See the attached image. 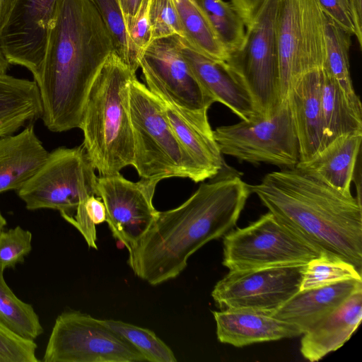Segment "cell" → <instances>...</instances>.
I'll list each match as a JSON object with an SVG mask.
<instances>
[{
	"instance_id": "38",
	"label": "cell",
	"mask_w": 362,
	"mask_h": 362,
	"mask_svg": "<svg viewBox=\"0 0 362 362\" xmlns=\"http://www.w3.org/2000/svg\"><path fill=\"white\" fill-rule=\"evenodd\" d=\"M85 208L90 220L95 226L106 221L105 207L100 197L90 196L85 202Z\"/></svg>"
},
{
	"instance_id": "24",
	"label": "cell",
	"mask_w": 362,
	"mask_h": 362,
	"mask_svg": "<svg viewBox=\"0 0 362 362\" xmlns=\"http://www.w3.org/2000/svg\"><path fill=\"white\" fill-rule=\"evenodd\" d=\"M40 91L35 81L0 74V137L13 134L42 116Z\"/></svg>"
},
{
	"instance_id": "41",
	"label": "cell",
	"mask_w": 362,
	"mask_h": 362,
	"mask_svg": "<svg viewBox=\"0 0 362 362\" xmlns=\"http://www.w3.org/2000/svg\"><path fill=\"white\" fill-rule=\"evenodd\" d=\"M15 0H0V30L6 22Z\"/></svg>"
},
{
	"instance_id": "17",
	"label": "cell",
	"mask_w": 362,
	"mask_h": 362,
	"mask_svg": "<svg viewBox=\"0 0 362 362\" xmlns=\"http://www.w3.org/2000/svg\"><path fill=\"white\" fill-rule=\"evenodd\" d=\"M163 103L170 124L192 163L194 182L211 179L226 168L207 112L187 111Z\"/></svg>"
},
{
	"instance_id": "16",
	"label": "cell",
	"mask_w": 362,
	"mask_h": 362,
	"mask_svg": "<svg viewBox=\"0 0 362 362\" xmlns=\"http://www.w3.org/2000/svg\"><path fill=\"white\" fill-rule=\"evenodd\" d=\"M320 71H309L296 79L286 98L298 139L299 161L310 159L326 144Z\"/></svg>"
},
{
	"instance_id": "9",
	"label": "cell",
	"mask_w": 362,
	"mask_h": 362,
	"mask_svg": "<svg viewBox=\"0 0 362 362\" xmlns=\"http://www.w3.org/2000/svg\"><path fill=\"white\" fill-rule=\"evenodd\" d=\"M321 254L268 211L224 235L222 263L229 271L306 264Z\"/></svg>"
},
{
	"instance_id": "23",
	"label": "cell",
	"mask_w": 362,
	"mask_h": 362,
	"mask_svg": "<svg viewBox=\"0 0 362 362\" xmlns=\"http://www.w3.org/2000/svg\"><path fill=\"white\" fill-rule=\"evenodd\" d=\"M362 141V133L339 136L306 161L295 166L340 192L351 195V184Z\"/></svg>"
},
{
	"instance_id": "5",
	"label": "cell",
	"mask_w": 362,
	"mask_h": 362,
	"mask_svg": "<svg viewBox=\"0 0 362 362\" xmlns=\"http://www.w3.org/2000/svg\"><path fill=\"white\" fill-rule=\"evenodd\" d=\"M129 114L132 166L139 177L158 182L174 177L194 182L192 163L170 124L163 102L136 76L129 83Z\"/></svg>"
},
{
	"instance_id": "1",
	"label": "cell",
	"mask_w": 362,
	"mask_h": 362,
	"mask_svg": "<svg viewBox=\"0 0 362 362\" xmlns=\"http://www.w3.org/2000/svg\"><path fill=\"white\" fill-rule=\"evenodd\" d=\"M250 194L237 172L224 168L179 206L159 211L128 252L129 267L151 286L175 279L195 252L235 226Z\"/></svg>"
},
{
	"instance_id": "6",
	"label": "cell",
	"mask_w": 362,
	"mask_h": 362,
	"mask_svg": "<svg viewBox=\"0 0 362 362\" xmlns=\"http://www.w3.org/2000/svg\"><path fill=\"white\" fill-rule=\"evenodd\" d=\"M278 0H264L245 25L240 45L226 64L243 84L263 117L271 116L282 100L276 34Z\"/></svg>"
},
{
	"instance_id": "25",
	"label": "cell",
	"mask_w": 362,
	"mask_h": 362,
	"mask_svg": "<svg viewBox=\"0 0 362 362\" xmlns=\"http://www.w3.org/2000/svg\"><path fill=\"white\" fill-rule=\"evenodd\" d=\"M320 74L325 146L339 136L362 133V105L358 96L348 94L324 69Z\"/></svg>"
},
{
	"instance_id": "22",
	"label": "cell",
	"mask_w": 362,
	"mask_h": 362,
	"mask_svg": "<svg viewBox=\"0 0 362 362\" xmlns=\"http://www.w3.org/2000/svg\"><path fill=\"white\" fill-rule=\"evenodd\" d=\"M48 154L33 124L18 134L0 137V193L20 189L42 165Z\"/></svg>"
},
{
	"instance_id": "42",
	"label": "cell",
	"mask_w": 362,
	"mask_h": 362,
	"mask_svg": "<svg viewBox=\"0 0 362 362\" xmlns=\"http://www.w3.org/2000/svg\"><path fill=\"white\" fill-rule=\"evenodd\" d=\"M9 64L0 49V74H6Z\"/></svg>"
},
{
	"instance_id": "36",
	"label": "cell",
	"mask_w": 362,
	"mask_h": 362,
	"mask_svg": "<svg viewBox=\"0 0 362 362\" xmlns=\"http://www.w3.org/2000/svg\"><path fill=\"white\" fill-rule=\"evenodd\" d=\"M325 14L352 36L356 30L349 0H318Z\"/></svg>"
},
{
	"instance_id": "11",
	"label": "cell",
	"mask_w": 362,
	"mask_h": 362,
	"mask_svg": "<svg viewBox=\"0 0 362 362\" xmlns=\"http://www.w3.org/2000/svg\"><path fill=\"white\" fill-rule=\"evenodd\" d=\"M44 362H142L143 355L102 321L77 310L55 320Z\"/></svg>"
},
{
	"instance_id": "37",
	"label": "cell",
	"mask_w": 362,
	"mask_h": 362,
	"mask_svg": "<svg viewBox=\"0 0 362 362\" xmlns=\"http://www.w3.org/2000/svg\"><path fill=\"white\" fill-rule=\"evenodd\" d=\"M264 0H230V2L246 25L255 16Z\"/></svg>"
},
{
	"instance_id": "18",
	"label": "cell",
	"mask_w": 362,
	"mask_h": 362,
	"mask_svg": "<svg viewBox=\"0 0 362 362\" xmlns=\"http://www.w3.org/2000/svg\"><path fill=\"white\" fill-rule=\"evenodd\" d=\"M181 51L194 74L215 102L228 107L242 120L263 117L246 88L225 62L216 61L197 52L182 38Z\"/></svg>"
},
{
	"instance_id": "19",
	"label": "cell",
	"mask_w": 362,
	"mask_h": 362,
	"mask_svg": "<svg viewBox=\"0 0 362 362\" xmlns=\"http://www.w3.org/2000/svg\"><path fill=\"white\" fill-rule=\"evenodd\" d=\"M212 313L218 340L236 347L303 334L296 325L260 312L223 309Z\"/></svg>"
},
{
	"instance_id": "10",
	"label": "cell",
	"mask_w": 362,
	"mask_h": 362,
	"mask_svg": "<svg viewBox=\"0 0 362 362\" xmlns=\"http://www.w3.org/2000/svg\"><path fill=\"white\" fill-rule=\"evenodd\" d=\"M222 154L256 164L293 168L299 161L298 139L286 98L269 117L214 130Z\"/></svg>"
},
{
	"instance_id": "35",
	"label": "cell",
	"mask_w": 362,
	"mask_h": 362,
	"mask_svg": "<svg viewBox=\"0 0 362 362\" xmlns=\"http://www.w3.org/2000/svg\"><path fill=\"white\" fill-rule=\"evenodd\" d=\"M37 344L8 329L0 321V362H37Z\"/></svg>"
},
{
	"instance_id": "20",
	"label": "cell",
	"mask_w": 362,
	"mask_h": 362,
	"mask_svg": "<svg viewBox=\"0 0 362 362\" xmlns=\"http://www.w3.org/2000/svg\"><path fill=\"white\" fill-rule=\"evenodd\" d=\"M362 319V289L303 334L300 353L309 361L320 360L342 346Z\"/></svg>"
},
{
	"instance_id": "3",
	"label": "cell",
	"mask_w": 362,
	"mask_h": 362,
	"mask_svg": "<svg viewBox=\"0 0 362 362\" xmlns=\"http://www.w3.org/2000/svg\"><path fill=\"white\" fill-rule=\"evenodd\" d=\"M250 186L279 221L322 253L362 272L360 198L344 194L296 167L267 173Z\"/></svg>"
},
{
	"instance_id": "27",
	"label": "cell",
	"mask_w": 362,
	"mask_h": 362,
	"mask_svg": "<svg viewBox=\"0 0 362 362\" xmlns=\"http://www.w3.org/2000/svg\"><path fill=\"white\" fill-rule=\"evenodd\" d=\"M0 321L17 335L35 340L43 332L40 318L30 304L19 299L0 270Z\"/></svg>"
},
{
	"instance_id": "32",
	"label": "cell",
	"mask_w": 362,
	"mask_h": 362,
	"mask_svg": "<svg viewBox=\"0 0 362 362\" xmlns=\"http://www.w3.org/2000/svg\"><path fill=\"white\" fill-rule=\"evenodd\" d=\"M88 1L105 24L112 40L115 52L131 68V56L125 21L117 1Z\"/></svg>"
},
{
	"instance_id": "29",
	"label": "cell",
	"mask_w": 362,
	"mask_h": 362,
	"mask_svg": "<svg viewBox=\"0 0 362 362\" xmlns=\"http://www.w3.org/2000/svg\"><path fill=\"white\" fill-rule=\"evenodd\" d=\"M102 321L139 351L146 361H177L172 349L153 331L121 320H102Z\"/></svg>"
},
{
	"instance_id": "30",
	"label": "cell",
	"mask_w": 362,
	"mask_h": 362,
	"mask_svg": "<svg viewBox=\"0 0 362 362\" xmlns=\"http://www.w3.org/2000/svg\"><path fill=\"white\" fill-rule=\"evenodd\" d=\"M206 13L228 52L243 40L245 25L230 2L223 0H194Z\"/></svg>"
},
{
	"instance_id": "28",
	"label": "cell",
	"mask_w": 362,
	"mask_h": 362,
	"mask_svg": "<svg viewBox=\"0 0 362 362\" xmlns=\"http://www.w3.org/2000/svg\"><path fill=\"white\" fill-rule=\"evenodd\" d=\"M351 35L326 16V54L323 68L349 95H356L350 74Z\"/></svg>"
},
{
	"instance_id": "39",
	"label": "cell",
	"mask_w": 362,
	"mask_h": 362,
	"mask_svg": "<svg viewBox=\"0 0 362 362\" xmlns=\"http://www.w3.org/2000/svg\"><path fill=\"white\" fill-rule=\"evenodd\" d=\"M122 10L125 25L136 16L145 0H117Z\"/></svg>"
},
{
	"instance_id": "43",
	"label": "cell",
	"mask_w": 362,
	"mask_h": 362,
	"mask_svg": "<svg viewBox=\"0 0 362 362\" xmlns=\"http://www.w3.org/2000/svg\"><path fill=\"white\" fill-rule=\"evenodd\" d=\"M6 225V220L0 211V232L4 229Z\"/></svg>"
},
{
	"instance_id": "13",
	"label": "cell",
	"mask_w": 362,
	"mask_h": 362,
	"mask_svg": "<svg viewBox=\"0 0 362 362\" xmlns=\"http://www.w3.org/2000/svg\"><path fill=\"white\" fill-rule=\"evenodd\" d=\"M305 264L233 270L214 286L211 296L223 309L273 315L300 291Z\"/></svg>"
},
{
	"instance_id": "12",
	"label": "cell",
	"mask_w": 362,
	"mask_h": 362,
	"mask_svg": "<svg viewBox=\"0 0 362 362\" xmlns=\"http://www.w3.org/2000/svg\"><path fill=\"white\" fill-rule=\"evenodd\" d=\"M181 48L178 35L151 41L139 58L146 87L163 103L180 110L207 112L215 100L194 74Z\"/></svg>"
},
{
	"instance_id": "21",
	"label": "cell",
	"mask_w": 362,
	"mask_h": 362,
	"mask_svg": "<svg viewBox=\"0 0 362 362\" xmlns=\"http://www.w3.org/2000/svg\"><path fill=\"white\" fill-rule=\"evenodd\" d=\"M361 289L362 279H352L299 291L272 315L296 325L303 334Z\"/></svg>"
},
{
	"instance_id": "40",
	"label": "cell",
	"mask_w": 362,
	"mask_h": 362,
	"mask_svg": "<svg viewBox=\"0 0 362 362\" xmlns=\"http://www.w3.org/2000/svg\"><path fill=\"white\" fill-rule=\"evenodd\" d=\"M361 1L362 0H349L350 8L354 18L356 35V37L358 40L360 47H362V10H361Z\"/></svg>"
},
{
	"instance_id": "4",
	"label": "cell",
	"mask_w": 362,
	"mask_h": 362,
	"mask_svg": "<svg viewBox=\"0 0 362 362\" xmlns=\"http://www.w3.org/2000/svg\"><path fill=\"white\" fill-rule=\"evenodd\" d=\"M135 73L112 52L87 96L79 128L83 145L100 175L119 174L133 164L129 83Z\"/></svg>"
},
{
	"instance_id": "14",
	"label": "cell",
	"mask_w": 362,
	"mask_h": 362,
	"mask_svg": "<svg viewBox=\"0 0 362 362\" xmlns=\"http://www.w3.org/2000/svg\"><path fill=\"white\" fill-rule=\"evenodd\" d=\"M158 182L141 178L132 182L120 173L98 177L96 196L106 210V222L112 236L128 252L146 233L159 211L153 205Z\"/></svg>"
},
{
	"instance_id": "8",
	"label": "cell",
	"mask_w": 362,
	"mask_h": 362,
	"mask_svg": "<svg viewBox=\"0 0 362 362\" xmlns=\"http://www.w3.org/2000/svg\"><path fill=\"white\" fill-rule=\"evenodd\" d=\"M325 24L318 0H278L276 34L282 101L296 79L323 68Z\"/></svg>"
},
{
	"instance_id": "31",
	"label": "cell",
	"mask_w": 362,
	"mask_h": 362,
	"mask_svg": "<svg viewBox=\"0 0 362 362\" xmlns=\"http://www.w3.org/2000/svg\"><path fill=\"white\" fill-rule=\"evenodd\" d=\"M352 279H362L351 264L322 253L305 264L300 291Z\"/></svg>"
},
{
	"instance_id": "15",
	"label": "cell",
	"mask_w": 362,
	"mask_h": 362,
	"mask_svg": "<svg viewBox=\"0 0 362 362\" xmlns=\"http://www.w3.org/2000/svg\"><path fill=\"white\" fill-rule=\"evenodd\" d=\"M57 0H15L0 30V49L11 64L28 69L37 82L47 30Z\"/></svg>"
},
{
	"instance_id": "33",
	"label": "cell",
	"mask_w": 362,
	"mask_h": 362,
	"mask_svg": "<svg viewBox=\"0 0 362 362\" xmlns=\"http://www.w3.org/2000/svg\"><path fill=\"white\" fill-rule=\"evenodd\" d=\"M147 15L151 40L172 35L182 37V30L173 0H148Z\"/></svg>"
},
{
	"instance_id": "26",
	"label": "cell",
	"mask_w": 362,
	"mask_h": 362,
	"mask_svg": "<svg viewBox=\"0 0 362 362\" xmlns=\"http://www.w3.org/2000/svg\"><path fill=\"white\" fill-rule=\"evenodd\" d=\"M182 30V39L197 52L226 62L228 52L206 13L194 0H173Z\"/></svg>"
},
{
	"instance_id": "7",
	"label": "cell",
	"mask_w": 362,
	"mask_h": 362,
	"mask_svg": "<svg viewBox=\"0 0 362 362\" xmlns=\"http://www.w3.org/2000/svg\"><path fill=\"white\" fill-rule=\"evenodd\" d=\"M83 145L59 147L35 174L18 190L28 210L50 209L70 223L78 207L96 196L98 177Z\"/></svg>"
},
{
	"instance_id": "2",
	"label": "cell",
	"mask_w": 362,
	"mask_h": 362,
	"mask_svg": "<svg viewBox=\"0 0 362 362\" xmlns=\"http://www.w3.org/2000/svg\"><path fill=\"white\" fill-rule=\"evenodd\" d=\"M112 52L110 34L88 0H57L36 82L49 130L79 128L90 87Z\"/></svg>"
},
{
	"instance_id": "34",
	"label": "cell",
	"mask_w": 362,
	"mask_h": 362,
	"mask_svg": "<svg viewBox=\"0 0 362 362\" xmlns=\"http://www.w3.org/2000/svg\"><path fill=\"white\" fill-rule=\"evenodd\" d=\"M32 250V233L17 226L0 232V270L22 262Z\"/></svg>"
}]
</instances>
